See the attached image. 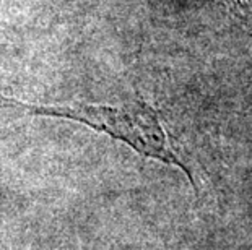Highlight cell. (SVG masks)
<instances>
[{"mask_svg":"<svg viewBox=\"0 0 252 250\" xmlns=\"http://www.w3.org/2000/svg\"><path fill=\"white\" fill-rule=\"evenodd\" d=\"M8 103L30 114L73 120L109 135L117 141L126 143L143 158H152L169 166L179 167L187 175L192 187L197 189L192 167L171 145L157 109H153L140 98L128 99L121 104H36L17 99H8Z\"/></svg>","mask_w":252,"mask_h":250,"instance_id":"6da1fadb","label":"cell"},{"mask_svg":"<svg viewBox=\"0 0 252 250\" xmlns=\"http://www.w3.org/2000/svg\"><path fill=\"white\" fill-rule=\"evenodd\" d=\"M238 2H249V0H238Z\"/></svg>","mask_w":252,"mask_h":250,"instance_id":"7a4b0ae2","label":"cell"}]
</instances>
